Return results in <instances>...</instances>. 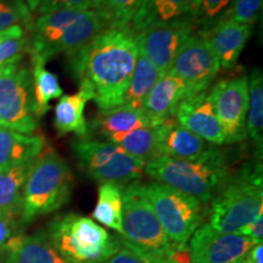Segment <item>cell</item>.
<instances>
[{"label": "cell", "instance_id": "6da1fadb", "mask_svg": "<svg viewBox=\"0 0 263 263\" xmlns=\"http://www.w3.org/2000/svg\"><path fill=\"white\" fill-rule=\"evenodd\" d=\"M138 57L134 32L118 26L103 29L68 61L80 91L95 101L99 111H107L122 105Z\"/></svg>", "mask_w": 263, "mask_h": 263}, {"label": "cell", "instance_id": "7a4b0ae2", "mask_svg": "<svg viewBox=\"0 0 263 263\" xmlns=\"http://www.w3.org/2000/svg\"><path fill=\"white\" fill-rule=\"evenodd\" d=\"M144 173L155 182L195 197L202 203L211 202L232 177L226 155L213 145L194 160L155 157L145 163Z\"/></svg>", "mask_w": 263, "mask_h": 263}, {"label": "cell", "instance_id": "3957f363", "mask_svg": "<svg viewBox=\"0 0 263 263\" xmlns=\"http://www.w3.org/2000/svg\"><path fill=\"white\" fill-rule=\"evenodd\" d=\"M106 27L97 9L61 10L38 16L28 39L32 61L47 62L58 54L71 57Z\"/></svg>", "mask_w": 263, "mask_h": 263}, {"label": "cell", "instance_id": "277c9868", "mask_svg": "<svg viewBox=\"0 0 263 263\" xmlns=\"http://www.w3.org/2000/svg\"><path fill=\"white\" fill-rule=\"evenodd\" d=\"M74 177L68 163L57 151H43L28 171L22 195L21 221L31 223L70 201Z\"/></svg>", "mask_w": 263, "mask_h": 263}, {"label": "cell", "instance_id": "5b68a950", "mask_svg": "<svg viewBox=\"0 0 263 263\" xmlns=\"http://www.w3.org/2000/svg\"><path fill=\"white\" fill-rule=\"evenodd\" d=\"M48 238L71 263H104L122 248L120 236L111 235L89 217L66 213L48 227Z\"/></svg>", "mask_w": 263, "mask_h": 263}, {"label": "cell", "instance_id": "8992f818", "mask_svg": "<svg viewBox=\"0 0 263 263\" xmlns=\"http://www.w3.org/2000/svg\"><path fill=\"white\" fill-rule=\"evenodd\" d=\"M123 246L137 252L149 263H167L173 242L170 241L144 192L134 182L123 188Z\"/></svg>", "mask_w": 263, "mask_h": 263}, {"label": "cell", "instance_id": "52a82bcc", "mask_svg": "<svg viewBox=\"0 0 263 263\" xmlns=\"http://www.w3.org/2000/svg\"><path fill=\"white\" fill-rule=\"evenodd\" d=\"M263 212L261 162L249 164L228 179L211 201L209 224L222 233H236Z\"/></svg>", "mask_w": 263, "mask_h": 263}, {"label": "cell", "instance_id": "ba28073f", "mask_svg": "<svg viewBox=\"0 0 263 263\" xmlns=\"http://www.w3.org/2000/svg\"><path fill=\"white\" fill-rule=\"evenodd\" d=\"M71 146L82 172L99 184L124 186L143 177L145 161L129 155L112 143L85 137L74 139Z\"/></svg>", "mask_w": 263, "mask_h": 263}, {"label": "cell", "instance_id": "9c48e42d", "mask_svg": "<svg viewBox=\"0 0 263 263\" xmlns=\"http://www.w3.org/2000/svg\"><path fill=\"white\" fill-rule=\"evenodd\" d=\"M144 192L170 241L188 244L195 230L202 226L205 218L203 203L157 182L144 185Z\"/></svg>", "mask_w": 263, "mask_h": 263}, {"label": "cell", "instance_id": "30bf717a", "mask_svg": "<svg viewBox=\"0 0 263 263\" xmlns=\"http://www.w3.org/2000/svg\"><path fill=\"white\" fill-rule=\"evenodd\" d=\"M37 126L31 71L20 61L0 67V127L32 136Z\"/></svg>", "mask_w": 263, "mask_h": 263}, {"label": "cell", "instance_id": "8fae6325", "mask_svg": "<svg viewBox=\"0 0 263 263\" xmlns=\"http://www.w3.org/2000/svg\"><path fill=\"white\" fill-rule=\"evenodd\" d=\"M216 116L221 123L226 144L248 139L246 116L249 104V77L239 76L219 81L209 91Z\"/></svg>", "mask_w": 263, "mask_h": 263}, {"label": "cell", "instance_id": "7c38bea8", "mask_svg": "<svg viewBox=\"0 0 263 263\" xmlns=\"http://www.w3.org/2000/svg\"><path fill=\"white\" fill-rule=\"evenodd\" d=\"M196 18L154 24L134 33L139 54L167 73L179 49L195 32Z\"/></svg>", "mask_w": 263, "mask_h": 263}, {"label": "cell", "instance_id": "4fadbf2b", "mask_svg": "<svg viewBox=\"0 0 263 263\" xmlns=\"http://www.w3.org/2000/svg\"><path fill=\"white\" fill-rule=\"evenodd\" d=\"M219 71L218 60L200 32L186 39L168 70L183 80L189 95L206 91Z\"/></svg>", "mask_w": 263, "mask_h": 263}, {"label": "cell", "instance_id": "5bb4252c", "mask_svg": "<svg viewBox=\"0 0 263 263\" xmlns=\"http://www.w3.org/2000/svg\"><path fill=\"white\" fill-rule=\"evenodd\" d=\"M255 241L236 233H222L202 224L189 239L188 246L194 263H241Z\"/></svg>", "mask_w": 263, "mask_h": 263}, {"label": "cell", "instance_id": "9a60e30c", "mask_svg": "<svg viewBox=\"0 0 263 263\" xmlns=\"http://www.w3.org/2000/svg\"><path fill=\"white\" fill-rule=\"evenodd\" d=\"M173 118L180 126L213 146L226 144L221 123L207 90L184 98L177 106Z\"/></svg>", "mask_w": 263, "mask_h": 263}, {"label": "cell", "instance_id": "2e32d148", "mask_svg": "<svg viewBox=\"0 0 263 263\" xmlns=\"http://www.w3.org/2000/svg\"><path fill=\"white\" fill-rule=\"evenodd\" d=\"M200 33L212 49L221 68L232 70L251 37L252 26L218 18L215 25Z\"/></svg>", "mask_w": 263, "mask_h": 263}, {"label": "cell", "instance_id": "e0dca14e", "mask_svg": "<svg viewBox=\"0 0 263 263\" xmlns=\"http://www.w3.org/2000/svg\"><path fill=\"white\" fill-rule=\"evenodd\" d=\"M157 150L160 156L178 160H194L211 146L201 138L180 126L174 118L155 127Z\"/></svg>", "mask_w": 263, "mask_h": 263}, {"label": "cell", "instance_id": "ac0fdd59", "mask_svg": "<svg viewBox=\"0 0 263 263\" xmlns=\"http://www.w3.org/2000/svg\"><path fill=\"white\" fill-rule=\"evenodd\" d=\"M200 0H143L129 27L134 33L154 24L197 18Z\"/></svg>", "mask_w": 263, "mask_h": 263}, {"label": "cell", "instance_id": "d6986e66", "mask_svg": "<svg viewBox=\"0 0 263 263\" xmlns=\"http://www.w3.org/2000/svg\"><path fill=\"white\" fill-rule=\"evenodd\" d=\"M0 257L5 263H71L52 246L47 232L16 235Z\"/></svg>", "mask_w": 263, "mask_h": 263}, {"label": "cell", "instance_id": "ffe728a7", "mask_svg": "<svg viewBox=\"0 0 263 263\" xmlns=\"http://www.w3.org/2000/svg\"><path fill=\"white\" fill-rule=\"evenodd\" d=\"M188 95V88L183 80L167 72L154 85L141 110L159 126L173 118L177 106Z\"/></svg>", "mask_w": 263, "mask_h": 263}, {"label": "cell", "instance_id": "44dd1931", "mask_svg": "<svg viewBox=\"0 0 263 263\" xmlns=\"http://www.w3.org/2000/svg\"><path fill=\"white\" fill-rule=\"evenodd\" d=\"M44 146L41 136H27L0 127V172L33 162Z\"/></svg>", "mask_w": 263, "mask_h": 263}, {"label": "cell", "instance_id": "7402d4cb", "mask_svg": "<svg viewBox=\"0 0 263 263\" xmlns=\"http://www.w3.org/2000/svg\"><path fill=\"white\" fill-rule=\"evenodd\" d=\"M154 122L141 108L129 106H118L107 111H99L97 117L90 123V129L99 137L110 138L118 134L140 129L154 128Z\"/></svg>", "mask_w": 263, "mask_h": 263}, {"label": "cell", "instance_id": "603a6c76", "mask_svg": "<svg viewBox=\"0 0 263 263\" xmlns=\"http://www.w3.org/2000/svg\"><path fill=\"white\" fill-rule=\"evenodd\" d=\"M89 99L78 91L76 94L62 95L55 106L54 127L60 137L74 133L78 138H85L89 132L84 108Z\"/></svg>", "mask_w": 263, "mask_h": 263}, {"label": "cell", "instance_id": "cb8c5ba5", "mask_svg": "<svg viewBox=\"0 0 263 263\" xmlns=\"http://www.w3.org/2000/svg\"><path fill=\"white\" fill-rule=\"evenodd\" d=\"M122 216L123 186L111 183L100 184L98 189V201L93 211L94 221L121 234Z\"/></svg>", "mask_w": 263, "mask_h": 263}, {"label": "cell", "instance_id": "d4e9b609", "mask_svg": "<svg viewBox=\"0 0 263 263\" xmlns=\"http://www.w3.org/2000/svg\"><path fill=\"white\" fill-rule=\"evenodd\" d=\"M162 72L153 62L139 54L121 106L134 108L143 107L146 97L154 88V85L157 83V81L162 77Z\"/></svg>", "mask_w": 263, "mask_h": 263}, {"label": "cell", "instance_id": "484cf974", "mask_svg": "<svg viewBox=\"0 0 263 263\" xmlns=\"http://www.w3.org/2000/svg\"><path fill=\"white\" fill-rule=\"evenodd\" d=\"M32 163L0 172V212L21 218L22 195Z\"/></svg>", "mask_w": 263, "mask_h": 263}, {"label": "cell", "instance_id": "4316f807", "mask_svg": "<svg viewBox=\"0 0 263 263\" xmlns=\"http://www.w3.org/2000/svg\"><path fill=\"white\" fill-rule=\"evenodd\" d=\"M32 70V84L33 98H34L35 115L42 117L50 110V101L54 99L61 98L64 95L58 76L47 70L45 62L33 60Z\"/></svg>", "mask_w": 263, "mask_h": 263}, {"label": "cell", "instance_id": "83f0119b", "mask_svg": "<svg viewBox=\"0 0 263 263\" xmlns=\"http://www.w3.org/2000/svg\"><path fill=\"white\" fill-rule=\"evenodd\" d=\"M249 104L246 116V134L256 145L263 143V74L254 68L249 76Z\"/></svg>", "mask_w": 263, "mask_h": 263}, {"label": "cell", "instance_id": "f1b7e54d", "mask_svg": "<svg viewBox=\"0 0 263 263\" xmlns=\"http://www.w3.org/2000/svg\"><path fill=\"white\" fill-rule=\"evenodd\" d=\"M107 141L121 147L129 155L145 162L160 156L159 150H157L155 127L140 128V129L128 132L124 134L112 136L107 138Z\"/></svg>", "mask_w": 263, "mask_h": 263}, {"label": "cell", "instance_id": "f546056e", "mask_svg": "<svg viewBox=\"0 0 263 263\" xmlns=\"http://www.w3.org/2000/svg\"><path fill=\"white\" fill-rule=\"evenodd\" d=\"M143 0H100L97 5L107 27L129 26Z\"/></svg>", "mask_w": 263, "mask_h": 263}, {"label": "cell", "instance_id": "4dcf8cb0", "mask_svg": "<svg viewBox=\"0 0 263 263\" xmlns=\"http://www.w3.org/2000/svg\"><path fill=\"white\" fill-rule=\"evenodd\" d=\"M20 25L31 31L32 14L24 0H0V32Z\"/></svg>", "mask_w": 263, "mask_h": 263}, {"label": "cell", "instance_id": "1f68e13d", "mask_svg": "<svg viewBox=\"0 0 263 263\" xmlns=\"http://www.w3.org/2000/svg\"><path fill=\"white\" fill-rule=\"evenodd\" d=\"M263 0H233L227 11L219 18L240 25L252 26L258 20Z\"/></svg>", "mask_w": 263, "mask_h": 263}, {"label": "cell", "instance_id": "d6a6232c", "mask_svg": "<svg viewBox=\"0 0 263 263\" xmlns=\"http://www.w3.org/2000/svg\"><path fill=\"white\" fill-rule=\"evenodd\" d=\"M31 14L45 15L61 10L95 9L94 0H26Z\"/></svg>", "mask_w": 263, "mask_h": 263}, {"label": "cell", "instance_id": "836d02e7", "mask_svg": "<svg viewBox=\"0 0 263 263\" xmlns=\"http://www.w3.org/2000/svg\"><path fill=\"white\" fill-rule=\"evenodd\" d=\"M29 41L26 35L10 38L0 43V67L21 61L26 51H28Z\"/></svg>", "mask_w": 263, "mask_h": 263}, {"label": "cell", "instance_id": "e575fe53", "mask_svg": "<svg viewBox=\"0 0 263 263\" xmlns=\"http://www.w3.org/2000/svg\"><path fill=\"white\" fill-rule=\"evenodd\" d=\"M21 218L0 212V255L16 235L24 233Z\"/></svg>", "mask_w": 263, "mask_h": 263}, {"label": "cell", "instance_id": "d590c367", "mask_svg": "<svg viewBox=\"0 0 263 263\" xmlns=\"http://www.w3.org/2000/svg\"><path fill=\"white\" fill-rule=\"evenodd\" d=\"M232 3L233 0H200V15L207 21L219 18Z\"/></svg>", "mask_w": 263, "mask_h": 263}, {"label": "cell", "instance_id": "8d00e7d4", "mask_svg": "<svg viewBox=\"0 0 263 263\" xmlns=\"http://www.w3.org/2000/svg\"><path fill=\"white\" fill-rule=\"evenodd\" d=\"M236 234L245 236L252 241H255L256 244H259L262 242L263 239V212L259 213L252 219L251 222L248 223V224L240 228Z\"/></svg>", "mask_w": 263, "mask_h": 263}, {"label": "cell", "instance_id": "74e56055", "mask_svg": "<svg viewBox=\"0 0 263 263\" xmlns=\"http://www.w3.org/2000/svg\"><path fill=\"white\" fill-rule=\"evenodd\" d=\"M104 263H149L146 259H144L137 252L132 251L130 249L126 248L122 245V248L118 250L117 252L107 258Z\"/></svg>", "mask_w": 263, "mask_h": 263}, {"label": "cell", "instance_id": "f35d334b", "mask_svg": "<svg viewBox=\"0 0 263 263\" xmlns=\"http://www.w3.org/2000/svg\"><path fill=\"white\" fill-rule=\"evenodd\" d=\"M263 262V242L256 244L249 251L241 263H262Z\"/></svg>", "mask_w": 263, "mask_h": 263}, {"label": "cell", "instance_id": "ab89813d", "mask_svg": "<svg viewBox=\"0 0 263 263\" xmlns=\"http://www.w3.org/2000/svg\"><path fill=\"white\" fill-rule=\"evenodd\" d=\"M22 35H26L25 28L20 25L12 26V27H10L8 29H5V31L0 32V43L6 41V39L22 37Z\"/></svg>", "mask_w": 263, "mask_h": 263}, {"label": "cell", "instance_id": "60d3db41", "mask_svg": "<svg viewBox=\"0 0 263 263\" xmlns=\"http://www.w3.org/2000/svg\"><path fill=\"white\" fill-rule=\"evenodd\" d=\"M99 2H100V0H94V3H95V8H97V5L99 4Z\"/></svg>", "mask_w": 263, "mask_h": 263}]
</instances>
